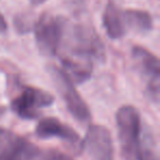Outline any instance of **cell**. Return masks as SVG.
<instances>
[{
	"instance_id": "cell-1",
	"label": "cell",
	"mask_w": 160,
	"mask_h": 160,
	"mask_svg": "<svg viewBox=\"0 0 160 160\" xmlns=\"http://www.w3.org/2000/svg\"><path fill=\"white\" fill-rule=\"evenodd\" d=\"M121 155L124 160H140L142 123L139 112L132 105H123L115 115Z\"/></svg>"
},
{
	"instance_id": "cell-2",
	"label": "cell",
	"mask_w": 160,
	"mask_h": 160,
	"mask_svg": "<svg viewBox=\"0 0 160 160\" xmlns=\"http://www.w3.org/2000/svg\"><path fill=\"white\" fill-rule=\"evenodd\" d=\"M67 40V54L65 56L82 59L103 60L105 57L104 46L94 30L88 25H73L69 31Z\"/></svg>"
},
{
	"instance_id": "cell-3",
	"label": "cell",
	"mask_w": 160,
	"mask_h": 160,
	"mask_svg": "<svg viewBox=\"0 0 160 160\" xmlns=\"http://www.w3.org/2000/svg\"><path fill=\"white\" fill-rule=\"evenodd\" d=\"M51 76L56 85L58 92L62 96V100L66 103V107L71 115L79 123L87 124L91 121V113L79 92L76 90L73 82L70 78L65 73L62 69L57 67H51Z\"/></svg>"
},
{
	"instance_id": "cell-4",
	"label": "cell",
	"mask_w": 160,
	"mask_h": 160,
	"mask_svg": "<svg viewBox=\"0 0 160 160\" xmlns=\"http://www.w3.org/2000/svg\"><path fill=\"white\" fill-rule=\"evenodd\" d=\"M65 20L44 13L35 24V41L41 54L54 56L58 52L65 33Z\"/></svg>"
},
{
	"instance_id": "cell-5",
	"label": "cell",
	"mask_w": 160,
	"mask_h": 160,
	"mask_svg": "<svg viewBox=\"0 0 160 160\" xmlns=\"http://www.w3.org/2000/svg\"><path fill=\"white\" fill-rule=\"evenodd\" d=\"M136 69L146 81V91L151 101L159 102L160 66L159 59L147 49L135 46L132 51Z\"/></svg>"
},
{
	"instance_id": "cell-6",
	"label": "cell",
	"mask_w": 160,
	"mask_h": 160,
	"mask_svg": "<svg viewBox=\"0 0 160 160\" xmlns=\"http://www.w3.org/2000/svg\"><path fill=\"white\" fill-rule=\"evenodd\" d=\"M53 102L54 97L47 91L34 87H27L11 102V108L20 118L32 120L38 115V110L49 107Z\"/></svg>"
},
{
	"instance_id": "cell-7",
	"label": "cell",
	"mask_w": 160,
	"mask_h": 160,
	"mask_svg": "<svg viewBox=\"0 0 160 160\" xmlns=\"http://www.w3.org/2000/svg\"><path fill=\"white\" fill-rule=\"evenodd\" d=\"M82 147L91 160H114V145L111 133L102 125H91L86 134Z\"/></svg>"
},
{
	"instance_id": "cell-8",
	"label": "cell",
	"mask_w": 160,
	"mask_h": 160,
	"mask_svg": "<svg viewBox=\"0 0 160 160\" xmlns=\"http://www.w3.org/2000/svg\"><path fill=\"white\" fill-rule=\"evenodd\" d=\"M35 134L38 137L43 139L48 138H59L66 142L72 147L77 153L82 150V140L80 139L79 135L68 125L62 124L59 120L55 118H45L38 122L35 128Z\"/></svg>"
},
{
	"instance_id": "cell-9",
	"label": "cell",
	"mask_w": 160,
	"mask_h": 160,
	"mask_svg": "<svg viewBox=\"0 0 160 160\" xmlns=\"http://www.w3.org/2000/svg\"><path fill=\"white\" fill-rule=\"evenodd\" d=\"M103 27L108 36L112 40H118L126 33V27L123 18V11L110 0L103 13Z\"/></svg>"
},
{
	"instance_id": "cell-10",
	"label": "cell",
	"mask_w": 160,
	"mask_h": 160,
	"mask_svg": "<svg viewBox=\"0 0 160 160\" xmlns=\"http://www.w3.org/2000/svg\"><path fill=\"white\" fill-rule=\"evenodd\" d=\"M123 18L126 30L146 33L152 29V18L146 11L136 9H127L123 11Z\"/></svg>"
},
{
	"instance_id": "cell-11",
	"label": "cell",
	"mask_w": 160,
	"mask_h": 160,
	"mask_svg": "<svg viewBox=\"0 0 160 160\" xmlns=\"http://www.w3.org/2000/svg\"><path fill=\"white\" fill-rule=\"evenodd\" d=\"M22 139L12 132L0 127V160L7 159Z\"/></svg>"
},
{
	"instance_id": "cell-12",
	"label": "cell",
	"mask_w": 160,
	"mask_h": 160,
	"mask_svg": "<svg viewBox=\"0 0 160 160\" xmlns=\"http://www.w3.org/2000/svg\"><path fill=\"white\" fill-rule=\"evenodd\" d=\"M140 160H159L155 137L148 128L142 129Z\"/></svg>"
},
{
	"instance_id": "cell-13",
	"label": "cell",
	"mask_w": 160,
	"mask_h": 160,
	"mask_svg": "<svg viewBox=\"0 0 160 160\" xmlns=\"http://www.w3.org/2000/svg\"><path fill=\"white\" fill-rule=\"evenodd\" d=\"M47 157H48V160H73L70 156L66 155L64 152H60L58 150H47Z\"/></svg>"
},
{
	"instance_id": "cell-14",
	"label": "cell",
	"mask_w": 160,
	"mask_h": 160,
	"mask_svg": "<svg viewBox=\"0 0 160 160\" xmlns=\"http://www.w3.org/2000/svg\"><path fill=\"white\" fill-rule=\"evenodd\" d=\"M8 29V25H7V22H6L5 18L1 13H0V33H3L6 32Z\"/></svg>"
},
{
	"instance_id": "cell-15",
	"label": "cell",
	"mask_w": 160,
	"mask_h": 160,
	"mask_svg": "<svg viewBox=\"0 0 160 160\" xmlns=\"http://www.w3.org/2000/svg\"><path fill=\"white\" fill-rule=\"evenodd\" d=\"M31 1V3L32 5H34V6H40V5H42V3H44L46 0H30Z\"/></svg>"
}]
</instances>
